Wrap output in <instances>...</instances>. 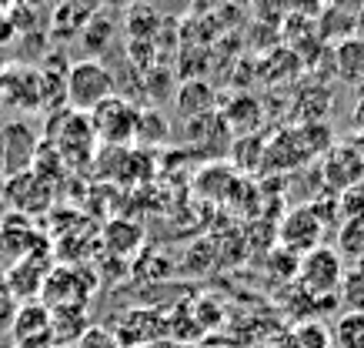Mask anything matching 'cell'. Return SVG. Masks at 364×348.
<instances>
[{"instance_id": "cell-20", "label": "cell", "mask_w": 364, "mask_h": 348, "mask_svg": "<svg viewBox=\"0 0 364 348\" xmlns=\"http://www.w3.org/2000/svg\"><path fill=\"white\" fill-rule=\"evenodd\" d=\"M74 348H121V342H117V335H114L111 328L90 325L87 332L77 338V345Z\"/></svg>"}, {"instance_id": "cell-10", "label": "cell", "mask_w": 364, "mask_h": 348, "mask_svg": "<svg viewBox=\"0 0 364 348\" xmlns=\"http://www.w3.org/2000/svg\"><path fill=\"white\" fill-rule=\"evenodd\" d=\"M334 74L348 84H361L364 80V41L361 37H348L334 47Z\"/></svg>"}, {"instance_id": "cell-15", "label": "cell", "mask_w": 364, "mask_h": 348, "mask_svg": "<svg viewBox=\"0 0 364 348\" xmlns=\"http://www.w3.org/2000/svg\"><path fill=\"white\" fill-rule=\"evenodd\" d=\"M334 251L351 261L361 258L364 255V218H348V221L338 225V245H334Z\"/></svg>"}, {"instance_id": "cell-11", "label": "cell", "mask_w": 364, "mask_h": 348, "mask_svg": "<svg viewBox=\"0 0 364 348\" xmlns=\"http://www.w3.org/2000/svg\"><path fill=\"white\" fill-rule=\"evenodd\" d=\"M177 111L184 114V117H200V114H210L214 111V88L204 84V80H184L181 88H177Z\"/></svg>"}, {"instance_id": "cell-12", "label": "cell", "mask_w": 364, "mask_h": 348, "mask_svg": "<svg viewBox=\"0 0 364 348\" xmlns=\"http://www.w3.org/2000/svg\"><path fill=\"white\" fill-rule=\"evenodd\" d=\"M161 11H157L154 4H144V0H137L131 7V14H127V31H131L134 41H141V44H151L161 31Z\"/></svg>"}, {"instance_id": "cell-1", "label": "cell", "mask_w": 364, "mask_h": 348, "mask_svg": "<svg viewBox=\"0 0 364 348\" xmlns=\"http://www.w3.org/2000/svg\"><path fill=\"white\" fill-rule=\"evenodd\" d=\"M114 74L97 57L87 60H74L67 70V84H64V104L77 114H90L97 104H104L107 97H114Z\"/></svg>"}, {"instance_id": "cell-17", "label": "cell", "mask_w": 364, "mask_h": 348, "mask_svg": "<svg viewBox=\"0 0 364 348\" xmlns=\"http://www.w3.org/2000/svg\"><path fill=\"white\" fill-rule=\"evenodd\" d=\"M167 121L161 117V111H154V107H147V111L137 114V131H134V141L137 144H161V141H167Z\"/></svg>"}, {"instance_id": "cell-9", "label": "cell", "mask_w": 364, "mask_h": 348, "mask_svg": "<svg viewBox=\"0 0 364 348\" xmlns=\"http://www.w3.org/2000/svg\"><path fill=\"white\" fill-rule=\"evenodd\" d=\"M224 124L231 127V135H254L257 127H261V121H264V107L257 104V97H251V94H241V97H234L228 107L221 111Z\"/></svg>"}, {"instance_id": "cell-22", "label": "cell", "mask_w": 364, "mask_h": 348, "mask_svg": "<svg viewBox=\"0 0 364 348\" xmlns=\"http://www.w3.org/2000/svg\"><path fill=\"white\" fill-rule=\"evenodd\" d=\"M354 37H361L364 41V4L354 11Z\"/></svg>"}, {"instance_id": "cell-25", "label": "cell", "mask_w": 364, "mask_h": 348, "mask_svg": "<svg viewBox=\"0 0 364 348\" xmlns=\"http://www.w3.org/2000/svg\"><path fill=\"white\" fill-rule=\"evenodd\" d=\"M50 348H74V345H50Z\"/></svg>"}, {"instance_id": "cell-4", "label": "cell", "mask_w": 364, "mask_h": 348, "mask_svg": "<svg viewBox=\"0 0 364 348\" xmlns=\"http://www.w3.org/2000/svg\"><path fill=\"white\" fill-rule=\"evenodd\" d=\"M324 235H328V228L324 221L318 218V211L311 208V204H298V208H291V211L281 218V225H277V241L284 248L287 255H294V258H304L308 251L324 245Z\"/></svg>"}, {"instance_id": "cell-13", "label": "cell", "mask_w": 364, "mask_h": 348, "mask_svg": "<svg viewBox=\"0 0 364 348\" xmlns=\"http://www.w3.org/2000/svg\"><path fill=\"white\" fill-rule=\"evenodd\" d=\"M334 348H364V312H341L331 328Z\"/></svg>"}, {"instance_id": "cell-18", "label": "cell", "mask_w": 364, "mask_h": 348, "mask_svg": "<svg viewBox=\"0 0 364 348\" xmlns=\"http://www.w3.org/2000/svg\"><path fill=\"white\" fill-rule=\"evenodd\" d=\"M338 305L341 312H364V275L358 268H348L338 288Z\"/></svg>"}, {"instance_id": "cell-24", "label": "cell", "mask_w": 364, "mask_h": 348, "mask_svg": "<svg viewBox=\"0 0 364 348\" xmlns=\"http://www.w3.org/2000/svg\"><path fill=\"white\" fill-rule=\"evenodd\" d=\"M354 268H358V271H361V275H364V255H361V258H358V261H354Z\"/></svg>"}, {"instance_id": "cell-6", "label": "cell", "mask_w": 364, "mask_h": 348, "mask_svg": "<svg viewBox=\"0 0 364 348\" xmlns=\"http://www.w3.org/2000/svg\"><path fill=\"white\" fill-rule=\"evenodd\" d=\"M60 124V135H57V144L54 151L64 161L77 164V161H90L94 151H97V137H94V127H90V117L87 114H77V111H67L57 117Z\"/></svg>"}, {"instance_id": "cell-23", "label": "cell", "mask_w": 364, "mask_h": 348, "mask_svg": "<svg viewBox=\"0 0 364 348\" xmlns=\"http://www.w3.org/2000/svg\"><path fill=\"white\" fill-rule=\"evenodd\" d=\"M328 4H334V7H344V11H358L364 0H328Z\"/></svg>"}, {"instance_id": "cell-16", "label": "cell", "mask_w": 364, "mask_h": 348, "mask_svg": "<svg viewBox=\"0 0 364 348\" xmlns=\"http://www.w3.org/2000/svg\"><path fill=\"white\" fill-rule=\"evenodd\" d=\"M291 338H294V348H334L331 328L324 325V322H318V318L298 322L294 332H291Z\"/></svg>"}, {"instance_id": "cell-3", "label": "cell", "mask_w": 364, "mask_h": 348, "mask_svg": "<svg viewBox=\"0 0 364 348\" xmlns=\"http://www.w3.org/2000/svg\"><path fill=\"white\" fill-rule=\"evenodd\" d=\"M137 114L141 111H137L131 101H124L121 94H114V97H107L104 104H97V107L87 114L97 144L127 147L134 141V131H137Z\"/></svg>"}, {"instance_id": "cell-19", "label": "cell", "mask_w": 364, "mask_h": 348, "mask_svg": "<svg viewBox=\"0 0 364 348\" xmlns=\"http://www.w3.org/2000/svg\"><path fill=\"white\" fill-rule=\"evenodd\" d=\"M338 211H341V221L364 218V181H358V184H351V188H344L338 194Z\"/></svg>"}, {"instance_id": "cell-2", "label": "cell", "mask_w": 364, "mask_h": 348, "mask_svg": "<svg viewBox=\"0 0 364 348\" xmlns=\"http://www.w3.org/2000/svg\"><path fill=\"white\" fill-rule=\"evenodd\" d=\"M344 258L331 245H321L298 261V285L311 298H334L344 278Z\"/></svg>"}, {"instance_id": "cell-7", "label": "cell", "mask_w": 364, "mask_h": 348, "mask_svg": "<svg viewBox=\"0 0 364 348\" xmlns=\"http://www.w3.org/2000/svg\"><path fill=\"white\" fill-rule=\"evenodd\" d=\"M84 275L87 271L80 268H54L47 271V281H44V305L47 308H80L84 312V305H87L90 292H94V285H84Z\"/></svg>"}, {"instance_id": "cell-5", "label": "cell", "mask_w": 364, "mask_h": 348, "mask_svg": "<svg viewBox=\"0 0 364 348\" xmlns=\"http://www.w3.org/2000/svg\"><path fill=\"white\" fill-rule=\"evenodd\" d=\"M14 348H50L54 345V322L44 302H23L11 325Z\"/></svg>"}, {"instance_id": "cell-8", "label": "cell", "mask_w": 364, "mask_h": 348, "mask_svg": "<svg viewBox=\"0 0 364 348\" xmlns=\"http://www.w3.org/2000/svg\"><path fill=\"white\" fill-rule=\"evenodd\" d=\"M44 281H47V268H41V265L33 261V255H23V258L4 275V288H7L17 302H33L37 295L44 292Z\"/></svg>"}, {"instance_id": "cell-14", "label": "cell", "mask_w": 364, "mask_h": 348, "mask_svg": "<svg viewBox=\"0 0 364 348\" xmlns=\"http://www.w3.org/2000/svg\"><path fill=\"white\" fill-rule=\"evenodd\" d=\"M321 27H324L321 37H324V41H334V47H338L341 41L354 37V11H344V7L328 4L324 14H321Z\"/></svg>"}, {"instance_id": "cell-21", "label": "cell", "mask_w": 364, "mask_h": 348, "mask_svg": "<svg viewBox=\"0 0 364 348\" xmlns=\"http://www.w3.org/2000/svg\"><path fill=\"white\" fill-rule=\"evenodd\" d=\"M17 308H21V302H17L7 288H0V335H11V325H14V318H17Z\"/></svg>"}]
</instances>
